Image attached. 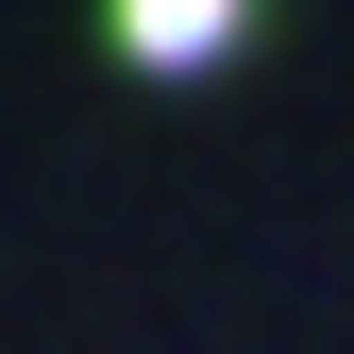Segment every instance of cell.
<instances>
[{"instance_id":"1","label":"cell","mask_w":354,"mask_h":354,"mask_svg":"<svg viewBox=\"0 0 354 354\" xmlns=\"http://www.w3.org/2000/svg\"><path fill=\"white\" fill-rule=\"evenodd\" d=\"M136 51H152V68H203V51H219V17H203V0H152V17H136Z\"/></svg>"}]
</instances>
